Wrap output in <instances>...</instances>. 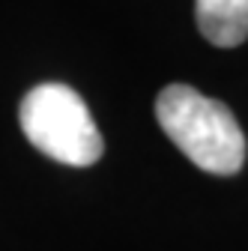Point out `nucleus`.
Here are the masks:
<instances>
[{"label": "nucleus", "instance_id": "1", "mask_svg": "<svg viewBox=\"0 0 248 251\" xmlns=\"http://www.w3.org/2000/svg\"><path fill=\"white\" fill-rule=\"evenodd\" d=\"M156 117L165 135L185 159L206 174L230 176L245 165V135L227 105L189 84H171L156 99Z\"/></svg>", "mask_w": 248, "mask_h": 251}, {"label": "nucleus", "instance_id": "2", "mask_svg": "<svg viewBox=\"0 0 248 251\" xmlns=\"http://www.w3.org/2000/svg\"><path fill=\"white\" fill-rule=\"evenodd\" d=\"M24 138L60 165L90 168L102 159L105 141L87 102L66 84H39L21 99Z\"/></svg>", "mask_w": 248, "mask_h": 251}, {"label": "nucleus", "instance_id": "3", "mask_svg": "<svg viewBox=\"0 0 248 251\" xmlns=\"http://www.w3.org/2000/svg\"><path fill=\"white\" fill-rule=\"evenodd\" d=\"M203 39L219 48H236L248 39V0H195Z\"/></svg>", "mask_w": 248, "mask_h": 251}]
</instances>
